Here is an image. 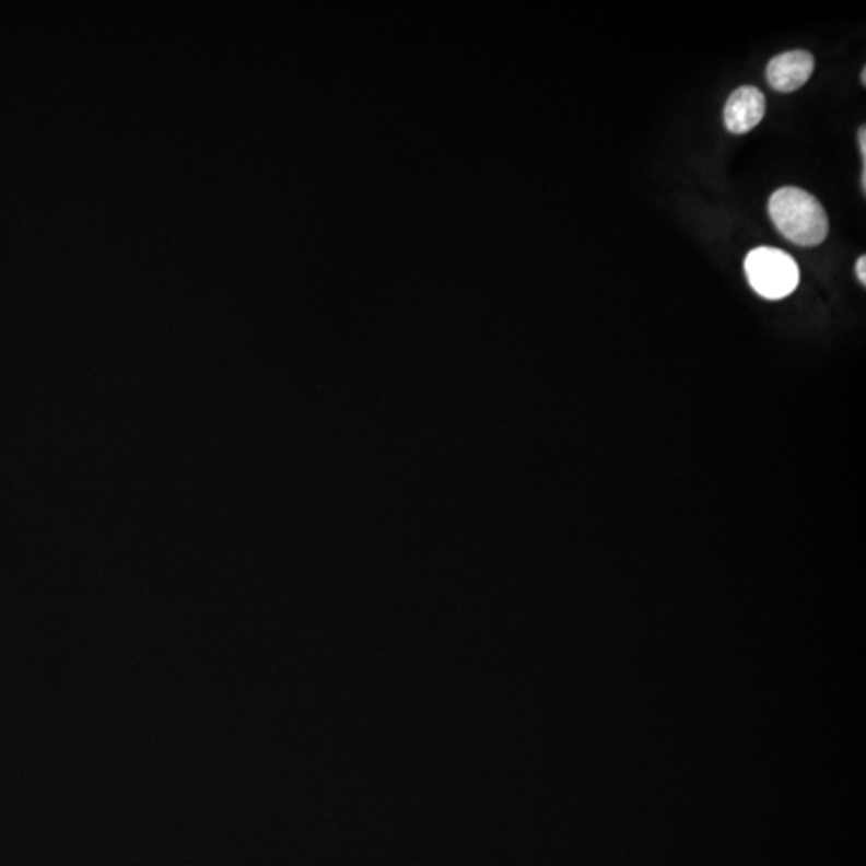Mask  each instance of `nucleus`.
I'll return each instance as SVG.
<instances>
[{"label":"nucleus","mask_w":866,"mask_h":866,"mask_svg":"<svg viewBox=\"0 0 866 866\" xmlns=\"http://www.w3.org/2000/svg\"><path fill=\"white\" fill-rule=\"evenodd\" d=\"M862 84L866 85V70L862 71Z\"/></svg>","instance_id":"7"},{"label":"nucleus","mask_w":866,"mask_h":866,"mask_svg":"<svg viewBox=\"0 0 866 866\" xmlns=\"http://www.w3.org/2000/svg\"><path fill=\"white\" fill-rule=\"evenodd\" d=\"M865 270H866V257L862 256L861 259H858V262H857V277H858V280L862 281V284H866Z\"/></svg>","instance_id":"5"},{"label":"nucleus","mask_w":866,"mask_h":866,"mask_svg":"<svg viewBox=\"0 0 866 866\" xmlns=\"http://www.w3.org/2000/svg\"><path fill=\"white\" fill-rule=\"evenodd\" d=\"M858 143H861L862 156H864V166H866V129L865 126L858 130Z\"/></svg>","instance_id":"6"},{"label":"nucleus","mask_w":866,"mask_h":866,"mask_svg":"<svg viewBox=\"0 0 866 866\" xmlns=\"http://www.w3.org/2000/svg\"><path fill=\"white\" fill-rule=\"evenodd\" d=\"M769 215L779 232L797 246L823 243L830 220L816 196L796 187L780 188L769 201Z\"/></svg>","instance_id":"1"},{"label":"nucleus","mask_w":866,"mask_h":866,"mask_svg":"<svg viewBox=\"0 0 866 866\" xmlns=\"http://www.w3.org/2000/svg\"><path fill=\"white\" fill-rule=\"evenodd\" d=\"M745 271L751 288L769 301L788 297L799 284L796 260L775 247L752 249L746 256Z\"/></svg>","instance_id":"2"},{"label":"nucleus","mask_w":866,"mask_h":866,"mask_svg":"<svg viewBox=\"0 0 866 866\" xmlns=\"http://www.w3.org/2000/svg\"><path fill=\"white\" fill-rule=\"evenodd\" d=\"M765 109H768L765 96L758 87L745 85L737 89L725 105V127L735 136L751 132L764 119Z\"/></svg>","instance_id":"3"},{"label":"nucleus","mask_w":866,"mask_h":866,"mask_svg":"<svg viewBox=\"0 0 866 866\" xmlns=\"http://www.w3.org/2000/svg\"><path fill=\"white\" fill-rule=\"evenodd\" d=\"M814 68H816V61L809 51H786V54L770 60L768 81L775 91L792 94L809 81Z\"/></svg>","instance_id":"4"}]
</instances>
